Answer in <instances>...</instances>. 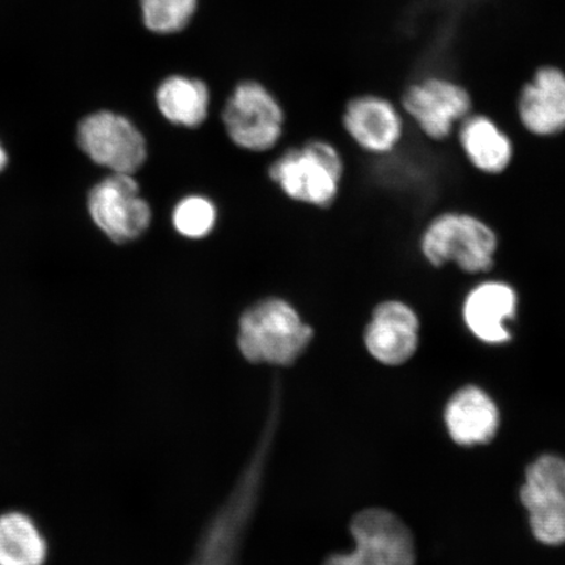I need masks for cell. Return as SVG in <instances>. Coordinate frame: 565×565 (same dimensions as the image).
<instances>
[{
	"label": "cell",
	"mask_w": 565,
	"mask_h": 565,
	"mask_svg": "<svg viewBox=\"0 0 565 565\" xmlns=\"http://www.w3.org/2000/svg\"><path fill=\"white\" fill-rule=\"evenodd\" d=\"M200 0H140L143 23L153 33H179L190 24Z\"/></svg>",
	"instance_id": "cell-20"
},
{
	"label": "cell",
	"mask_w": 565,
	"mask_h": 565,
	"mask_svg": "<svg viewBox=\"0 0 565 565\" xmlns=\"http://www.w3.org/2000/svg\"><path fill=\"white\" fill-rule=\"evenodd\" d=\"M518 110L522 127L534 137L565 132V74L555 67L541 68L522 89Z\"/></svg>",
	"instance_id": "cell-14"
},
{
	"label": "cell",
	"mask_w": 565,
	"mask_h": 565,
	"mask_svg": "<svg viewBox=\"0 0 565 565\" xmlns=\"http://www.w3.org/2000/svg\"><path fill=\"white\" fill-rule=\"evenodd\" d=\"M535 539L546 545L565 543V461L543 456L530 466L521 490Z\"/></svg>",
	"instance_id": "cell-9"
},
{
	"label": "cell",
	"mask_w": 565,
	"mask_h": 565,
	"mask_svg": "<svg viewBox=\"0 0 565 565\" xmlns=\"http://www.w3.org/2000/svg\"><path fill=\"white\" fill-rule=\"evenodd\" d=\"M6 164H7V153L3 150L2 145H0V172L3 171Z\"/></svg>",
	"instance_id": "cell-21"
},
{
	"label": "cell",
	"mask_w": 565,
	"mask_h": 565,
	"mask_svg": "<svg viewBox=\"0 0 565 565\" xmlns=\"http://www.w3.org/2000/svg\"><path fill=\"white\" fill-rule=\"evenodd\" d=\"M315 330L291 301L268 296L238 318L236 343L247 363L292 366L308 351Z\"/></svg>",
	"instance_id": "cell-1"
},
{
	"label": "cell",
	"mask_w": 565,
	"mask_h": 565,
	"mask_svg": "<svg viewBox=\"0 0 565 565\" xmlns=\"http://www.w3.org/2000/svg\"><path fill=\"white\" fill-rule=\"evenodd\" d=\"M363 341L366 351L380 364H405L419 348V316L406 301H381L373 308L365 324Z\"/></svg>",
	"instance_id": "cell-11"
},
{
	"label": "cell",
	"mask_w": 565,
	"mask_h": 565,
	"mask_svg": "<svg viewBox=\"0 0 565 565\" xmlns=\"http://www.w3.org/2000/svg\"><path fill=\"white\" fill-rule=\"evenodd\" d=\"M344 162L327 140H309L281 153L268 168V177L288 200L328 209L341 192Z\"/></svg>",
	"instance_id": "cell-3"
},
{
	"label": "cell",
	"mask_w": 565,
	"mask_h": 565,
	"mask_svg": "<svg viewBox=\"0 0 565 565\" xmlns=\"http://www.w3.org/2000/svg\"><path fill=\"white\" fill-rule=\"evenodd\" d=\"M445 423L456 443L484 444L497 434L499 413L489 395L476 386H468L449 401Z\"/></svg>",
	"instance_id": "cell-16"
},
{
	"label": "cell",
	"mask_w": 565,
	"mask_h": 565,
	"mask_svg": "<svg viewBox=\"0 0 565 565\" xmlns=\"http://www.w3.org/2000/svg\"><path fill=\"white\" fill-rule=\"evenodd\" d=\"M227 137L239 150L264 153L277 147L285 134L286 113L265 84L244 81L232 89L222 111Z\"/></svg>",
	"instance_id": "cell-4"
},
{
	"label": "cell",
	"mask_w": 565,
	"mask_h": 565,
	"mask_svg": "<svg viewBox=\"0 0 565 565\" xmlns=\"http://www.w3.org/2000/svg\"><path fill=\"white\" fill-rule=\"evenodd\" d=\"M471 97L458 84L429 77L413 84L402 97V108L430 140L443 141L470 116Z\"/></svg>",
	"instance_id": "cell-10"
},
{
	"label": "cell",
	"mask_w": 565,
	"mask_h": 565,
	"mask_svg": "<svg viewBox=\"0 0 565 565\" xmlns=\"http://www.w3.org/2000/svg\"><path fill=\"white\" fill-rule=\"evenodd\" d=\"M353 548L331 554L322 565H415L412 532L397 514L384 508H369L350 522Z\"/></svg>",
	"instance_id": "cell-5"
},
{
	"label": "cell",
	"mask_w": 565,
	"mask_h": 565,
	"mask_svg": "<svg viewBox=\"0 0 565 565\" xmlns=\"http://www.w3.org/2000/svg\"><path fill=\"white\" fill-rule=\"evenodd\" d=\"M422 257L430 266L454 265L465 274H489L499 253V236L489 223L462 211L443 212L423 230Z\"/></svg>",
	"instance_id": "cell-2"
},
{
	"label": "cell",
	"mask_w": 565,
	"mask_h": 565,
	"mask_svg": "<svg viewBox=\"0 0 565 565\" xmlns=\"http://www.w3.org/2000/svg\"><path fill=\"white\" fill-rule=\"evenodd\" d=\"M458 143L472 168L487 175H499L510 169L514 145L510 136L483 115H470L458 126Z\"/></svg>",
	"instance_id": "cell-15"
},
{
	"label": "cell",
	"mask_w": 565,
	"mask_h": 565,
	"mask_svg": "<svg viewBox=\"0 0 565 565\" xmlns=\"http://www.w3.org/2000/svg\"><path fill=\"white\" fill-rule=\"evenodd\" d=\"M258 505L249 490L232 489L204 526L189 565H238Z\"/></svg>",
	"instance_id": "cell-8"
},
{
	"label": "cell",
	"mask_w": 565,
	"mask_h": 565,
	"mask_svg": "<svg viewBox=\"0 0 565 565\" xmlns=\"http://www.w3.org/2000/svg\"><path fill=\"white\" fill-rule=\"evenodd\" d=\"M520 298L505 280L484 279L465 295L462 318L470 333L487 344H503L512 339L508 328L519 313Z\"/></svg>",
	"instance_id": "cell-12"
},
{
	"label": "cell",
	"mask_w": 565,
	"mask_h": 565,
	"mask_svg": "<svg viewBox=\"0 0 565 565\" xmlns=\"http://www.w3.org/2000/svg\"><path fill=\"white\" fill-rule=\"evenodd\" d=\"M77 143L92 161L113 173L136 174L148 154L146 138L138 127L111 111L84 118L77 129Z\"/></svg>",
	"instance_id": "cell-7"
},
{
	"label": "cell",
	"mask_w": 565,
	"mask_h": 565,
	"mask_svg": "<svg viewBox=\"0 0 565 565\" xmlns=\"http://www.w3.org/2000/svg\"><path fill=\"white\" fill-rule=\"evenodd\" d=\"M88 211L111 242L126 244L143 236L152 222L150 204L132 174L113 173L90 190Z\"/></svg>",
	"instance_id": "cell-6"
},
{
	"label": "cell",
	"mask_w": 565,
	"mask_h": 565,
	"mask_svg": "<svg viewBox=\"0 0 565 565\" xmlns=\"http://www.w3.org/2000/svg\"><path fill=\"white\" fill-rule=\"evenodd\" d=\"M49 543L32 515L0 513V565H45Z\"/></svg>",
	"instance_id": "cell-18"
},
{
	"label": "cell",
	"mask_w": 565,
	"mask_h": 565,
	"mask_svg": "<svg viewBox=\"0 0 565 565\" xmlns=\"http://www.w3.org/2000/svg\"><path fill=\"white\" fill-rule=\"evenodd\" d=\"M218 209L210 196L189 194L177 202L172 212L173 228L183 238L201 242L217 227Z\"/></svg>",
	"instance_id": "cell-19"
},
{
	"label": "cell",
	"mask_w": 565,
	"mask_h": 565,
	"mask_svg": "<svg viewBox=\"0 0 565 565\" xmlns=\"http://www.w3.org/2000/svg\"><path fill=\"white\" fill-rule=\"evenodd\" d=\"M342 124L353 143L377 157L393 152L404 139L401 111L387 98L377 95L353 97L345 105Z\"/></svg>",
	"instance_id": "cell-13"
},
{
	"label": "cell",
	"mask_w": 565,
	"mask_h": 565,
	"mask_svg": "<svg viewBox=\"0 0 565 565\" xmlns=\"http://www.w3.org/2000/svg\"><path fill=\"white\" fill-rule=\"evenodd\" d=\"M157 104L161 116L169 124L198 129L210 116L211 90L198 77L172 75L161 82Z\"/></svg>",
	"instance_id": "cell-17"
}]
</instances>
